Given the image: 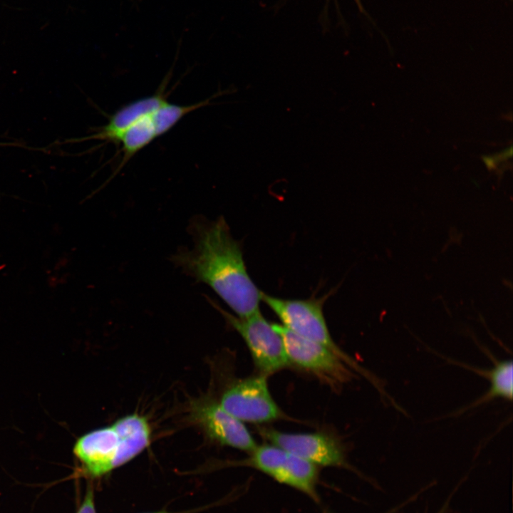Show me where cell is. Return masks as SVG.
Returning <instances> with one entry per match:
<instances>
[{
    "label": "cell",
    "mask_w": 513,
    "mask_h": 513,
    "mask_svg": "<svg viewBox=\"0 0 513 513\" xmlns=\"http://www.w3.org/2000/svg\"><path fill=\"white\" fill-rule=\"evenodd\" d=\"M194 245L180 251L174 262L195 279L208 285L241 318L259 311L261 291L249 276L242 246L223 217L193 225Z\"/></svg>",
    "instance_id": "cell-1"
},
{
    "label": "cell",
    "mask_w": 513,
    "mask_h": 513,
    "mask_svg": "<svg viewBox=\"0 0 513 513\" xmlns=\"http://www.w3.org/2000/svg\"><path fill=\"white\" fill-rule=\"evenodd\" d=\"M150 440L146 418L131 414L82 435L75 442L73 452L83 473L95 479L132 460L149 446Z\"/></svg>",
    "instance_id": "cell-2"
},
{
    "label": "cell",
    "mask_w": 513,
    "mask_h": 513,
    "mask_svg": "<svg viewBox=\"0 0 513 513\" xmlns=\"http://www.w3.org/2000/svg\"><path fill=\"white\" fill-rule=\"evenodd\" d=\"M261 299L279 318L284 327L299 336L323 345L348 366L360 370V366L341 350L331 338L323 314L326 297L289 299L261 291Z\"/></svg>",
    "instance_id": "cell-3"
},
{
    "label": "cell",
    "mask_w": 513,
    "mask_h": 513,
    "mask_svg": "<svg viewBox=\"0 0 513 513\" xmlns=\"http://www.w3.org/2000/svg\"><path fill=\"white\" fill-rule=\"evenodd\" d=\"M273 326L281 336L289 363L314 374L333 388L353 378L348 365L323 345L299 336L284 326Z\"/></svg>",
    "instance_id": "cell-4"
},
{
    "label": "cell",
    "mask_w": 513,
    "mask_h": 513,
    "mask_svg": "<svg viewBox=\"0 0 513 513\" xmlns=\"http://www.w3.org/2000/svg\"><path fill=\"white\" fill-rule=\"evenodd\" d=\"M215 307L245 341L252 359L264 374L273 373L289 364L283 340L260 311L245 318Z\"/></svg>",
    "instance_id": "cell-5"
},
{
    "label": "cell",
    "mask_w": 513,
    "mask_h": 513,
    "mask_svg": "<svg viewBox=\"0 0 513 513\" xmlns=\"http://www.w3.org/2000/svg\"><path fill=\"white\" fill-rule=\"evenodd\" d=\"M271 477L279 483L316 499L318 471L316 465L274 445L256 446L242 462Z\"/></svg>",
    "instance_id": "cell-6"
},
{
    "label": "cell",
    "mask_w": 513,
    "mask_h": 513,
    "mask_svg": "<svg viewBox=\"0 0 513 513\" xmlns=\"http://www.w3.org/2000/svg\"><path fill=\"white\" fill-rule=\"evenodd\" d=\"M219 404L240 421L261 423L279 418L281 412L273 400L264 375L239 380L223 393Z\"/></svg>",
    "instance_id": "cell-7"
},
{
    "label": "cell",
    "mask_w": 513,
    "mask_h": 513,
    "mask_svg": "<svg viewBox=\"0 0 513 513\" xmlns=\"http://www.w3.org/2000/svg\"><path fill=\"white\" fill-rule=\"evenodd\" d=\"M190 416L207 437L222 445L249 452L256 447L242 422L211 399L194 400L190 405Z\"/></svg>",
    "instance_id": "cell-8"
},
{
    "label": "cell",
    "mask_w": 513,
    "mask_h": 513,
    "mask_svg": "<svg viewBox=\"0 0 513 513\" xmlns=\"http://www.w3.org/2000/svg\"><path fill=\"white\" fill-rule=\"evenodd\" d=\"M259 432L272 445L316 465H346L341 445L328 435L286 433L273 429H261Z\"/></svg>",
    "instance_id": "cell-9"
},
{
    "label": "cell",
    "mask_w": 513,
    "mask_h": 513,
    "mask_svg": "<svg viewBox=\"0 0 513 513\" xmlns=\"http://www.w3.org/2000/svg\"><path fill=\"white\" fill-rule=\"evenodd\" d=\"M167 101L165 90L130 103L112 115L106 125L96 134L86 139L105 140L118 142L120 135L130 126L157 110Z\"/></svg>",
    "instance_id": "cell-10"
},
{
    "label": "cell",
    "mask_w": 513,
    "mask_h": 513,
    "mask_svg": "<svg viewBox=\"0 0 513 513\" xmlns=\"http://www.w3.org/2000/svg\"><path fill=\"white\" fill-rule=\"evenodd\" d=\"M152 113L138 120L120 135L118 142L121 144L123 157L118 169L157 138Z\"/></svg>",
    "instance_id": "cell-11"
},
{
    "label": "cell",
    "mask_w": 513,
    "mask_h": 513,
    "mask_svg": "<svg viewBox=\"0 0 513 513\" xmlns=\"http://www.w3.org/2000/svg\"><path fill=\"white\" fill-rule=\"evenodd\" d=\"M480 371L489 378L491 385L486 394L475 401L472 406L481 405L498 397L509 400L512 399L513 364L511 360L497 362L491 370Z\"/></svg>",
    "instance_id": "cell-12"
},
{
    "label": "cell",
    "mask_w": 513,
    "mask_h": 513,
    "mask_svg": "<svg viewBox=\"0 0 513 513\" xmlns=\"http://www.w3.org/2000/svg\"><path fill=\"white\" fill-rule=\"evenodd\" d=\"M210 99L188 105L170 103L166 101L152 113L157 137L172 129L184 116L209 103Z\"/></svg>",
    "instance_id": "cell-13"
},
{
    "label": "cell",
    "mask_w": 513,
    "mask_h": 513,
    "mask_svg": "<svg viewBox=\"0 0 513 513\" xmlns=\"http://www.w3.org/2000/svg\"><path fill=\"white\" fill-rule=\"evenodd\" d=\"M76 513H97L95 505V494L93 485L89 484L83 499Z\"/></svg>",
    "instance_id": "cell-14"
},
{
    "label": "cell",
    "mask_w": 513,
    "mask_h": 513,
    "mask_svg": "<svg viewBox=\"0 0 513 513\" xmlns=\"http://www.w3.org/2000/svg\"><path fill=\"white\" fill-rule=\"evenodd\" d=\"M512 146L506 148L501 152L494 155H485L482 157V160L485 165L489 169H494L496 166L504 160H506L512 157Z\"/></svg>",
    "instance_id": "cell-15"
},
{
    "label": "cell",
    "mask_w": 513,
    "mask_h": 513,
    "mask_svg": "<svg viewBox=\"0 0 513 513\" xmlns=\"http://www.w3.org/2000/svg\"><path fill=\"white\" fill-rule=\"evenodd\" d=\"M202 509L197 508V509H193L187 511H182V512H167V511H158V512H147V513H195L198 512L199 511H201Z\"/></svg>",
    "instance_id": "cell-16"
}]
</instances>
